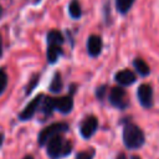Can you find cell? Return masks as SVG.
I'll return each mask as SVG.
<instances>
[{
	"instance_id": "obj_1",
	"label": "cell",
	"mask_w": 159,
	"mask_h": 159,
	"mask_svg": "<svg viewBox=\"0 0 159 159\" xmlns=\"http://www.w3.org/2000/svg\"><path fill=\"white\" fill-rule=\"evenodd\" d=\"M145 142L143 130L134 123L127 122L123 127V143L128 149H138Z\"/></svg>"
},
{
	"instance_id": "obj_2",
	"label": "cell",
	"mask_w": 159,
	"mask_h": 159,
	"mask_svg": "<svg viewBox=\"0 0 159 159\" xmlns=\"http://www.w3.org/2000/svg\"><path fill=\"white\" fill-rule=\"evenodd\" d=\"M47 148V155L51 159H60L62 157H66L72 150V143L70 140H65L61 134L55 135L46 143Z\"/></svg>"
},
{
	"instance_id": "obj_3",
	"label": "cell",
	"mask_w": 159,
	"mask_h": 159,
	"mask_svg": "<svg viewBox=\"0 0 159 159\" xmlns=\"http://www.w3.org/2000/svg\"><path fill=\"white\" fill-rule=\"evenodd\" d=\"M68 130V124L65 122H60V123H52L50 125H47L46 128H43L37 137V143L39 145H45L51 138H53L55 135H58L61 133H65Z\"/></svg>"
},
{
	"instance_id": "obj_4",
	"label": "cell",
	"mask_w": 159,
	"mask_h": 159,
	"mask_svg": "<svg viewBox=\"0 0 159 159\" xmlns=\"http://www.w3.org/2000/svg\"><path fill=\"white\" fill-rule=\"evenodd\" d=\"M108 99H109V103L118 109H125L129 104L127 92L122 87H113L109 92Z\"/></svg>"
},
{
	"instance_id": "obj_5",
	"label": "cell",
	"mask_w": 159,
	"mask_h": 159,
	"mask_svg": "<svg viewBox=\"0 0 159 159\" xmlns=\"http://www.w3.org/2000/svg\"><path fill=\"white\" fill-rule=\"evenodd\" d=\"M137 97L143 108L149 109L153 107V88L150 84L148 83L140 84L137 91Z\"/></svg>"
},
{
	"instance_id": "obj_6",
	"label": "cell",
	"mask_w": 159,
	"mask_h": 159,
	"mask_svg": "<svg viewBox=\"0 0 159 159\" xmlns=\"http://www.w3.org/2000/svg\"><path fill=\"white\" fill-rule=\"evenodd\" d=\"M97 128H98V119L94 116H88L82 120L81 127H80V132L84 139H88L96 133Z\"/></svg>"
},
{
	"instance_id": "obj_7",
	"label": "cell",
	"mask_w": 159,
	"mask_h": 159,
	"mask_svg": "<svg viewBox=\"0 0 159 159\" xmlns=\"http://www.w3.org/2000/svg\"><path fill=\"white\" fill-rule=\"evenodd\" d=\"M43 98H45L43 94L36 96L30 103H27V106L19 114V119H21V120H29V119H31L34 117V114L36 113V111H37V108H39V106H40V103L42 102Z\"/></svg>"
},
{
	"instance_id": "obj_8",
	"label": "cell",
	"mask_w": 159,
	"mask_h": 159,
	"mask_svg": "<svg viewBox=\"0 0 159 159\" xmlns=\"http://www.w3.org/2000/svg\"><path fill=\"white\" fill-rule=\"evenodd\" d=\"M102 39L97 35H91L87 40V51L89 53V56L92 57H97L101 52H102Z\"/></svg>"
},
{
	"instance_id": "obj_9",
	"label": "cell",
	"mask_w": 159,
	"mask_h": 159,
	"mask_svg": "<svg viewBox=\"0 0 159 159\" xmlns=\"http://www.w3.org/2000/svg\"><path fill=\"white\" fill-rule=\"evenodd\" d=\"M114 80L120 84V86H130L137 81L135 73L130 70H122L114 75Z\"/></svg>"
},
{
	"instance_id": "obj_10",
	"label": "cell",
	"mask_w": 159,
	"mask_h": 159,
	"mask_svg": "<svg viewBox=\"0 0 159 159\" xmlns=\"http://www.w3.org/2000/svg\"><path fill=\"white\" fill-rule=\"evenodd\" d=\"M73 108V99L72 96H63L60 98H55V109L60 111L63 114H67Z\"/></svg>"
},
{
	"instance_id": "obj_11",
	"label": "cell",
	"mask_w": 159,
	"mask_h": 159,
	"mask_svg": "<svg viewBox=\"0 0 159 159\" xmlns=\"http://www.w3.org/2000/svg\"><path fill=\"white\" fill-rule=\"evenodd\" d=\"M133 66H134L135 71L143 77H147L150 73V68H149L148 63L142 58H134L133 60Z\"/></svg>"
},
{
	"instance_id": "obj_12",
	"label": "cell",
	"mask_w": 159,
	"mask_h": 159,
	"mask_svg": "<svg viewBox=\"0 0 159 159\" xmlns=\"http://www.w3.org/2000/svg\"><path fill=\"white\" fill-rule=\"evenodd\" d=\"M47 42H48V46L50 45H52V46H60L63 42V36H62V34L60 31L51 30L47 34Z\"/></svg>"
},
{
	"instance_id": "obj_13",
	"label": "cell",
	"mask_w": 159,
	"mask_h": 159,
	"mask_svg": "<svg viewBox=\"0 0 159 159\" xmlns=\"http://www.w3.org/2000/svg\"><path fill=\"white\" fill-rule=\"evenodd\" d=\"M61 53H62V51H61V47L60 46H52V45H50L47 47V61L50 63H55Z\"/></svg>"
},
{
	"instance_id": "obj_14",
	"label": "cell",
	"mask_w": 159,
	"mask_h": 159,
	"mask_svg": "<svg viewBox=\"0 0 159 159\" xmlns=\"http://www.w3.org/2000/svg\"><path fill=\"white\" fill-rule=\"evenodd\" d=\"M133 4L134 0H116V9L119 14H127Z\"/></svg>"
},
{
	"instance_id": "obj_15",
	"label": "cell",
	"mask_w": 159,
	"mask_h": 159,
	"mask_svg": "<svg viewBox=\"0 0 159 159\" xmlns=\"http://www.w3.org/2000/svg\"><path fill=\"white\" fill-rule=\"evenodd\" d=\"M55 109V98L52 97H45L42 103V112L45 116H51Z\"/></svg>"
},
{
	"instance_id": "obj_16",
	"label": "cell",
	"mask_w": 159,
	"mask_h": 159,
	"mask_svg": "<svg viewBox=\"0 0 159 159\" xmlns=\"http://www.w3.org/2000/svg\"><path fill=\"white\" fill-rule=\"evenodd\" d=\"M68 11H70V15L73 17V19H80L81 15H82V11H81V6L78 4L77 0H72L71 4L68 5Z\"/></svg>"
},
{
	"instance_id": "obj_17",
	"label": "cell",
	"mask_w": 159,
	"mask_h": 159,
	"mask_svg": "<svg viewBox=\"0 0 159 159\" xmlns=\"http://www.w3.org/2000/svg\"><path fill=\"white\" fill-rule=\"evenodd\" d=\"M62 89V80H61V75L60 73H56L53 76V80L50 84V91L53 92V93H58Z\"/></svg>"
},
{
	"instance_id": "obj_18",
	"label": "cell",
	"mask_w": 159,
	"mask_h": 159,
	"mask_svg": "<svg viewBox=\"0 0 159 159\" xmlns=\"http://www.w3.org/2000/svg\"><path fill=\"white\" fill-rule=\"evenodd\" d=\"M6 86H7V75L2 68H0V94L5 91Z\"/></svg>"
},
{
	"instance_id": "obj_19",
	"label": "cell",
	"mask_w": 159,
	"mask_h": 159,
	"mask_svg": "<svg viewBox=\"0 0 159 159\" xmlns=\"http://www.w3.org/2000/svg\"><path fill=\"white\" fill-rule=\"evenodd\" d=\"M94 157V149H87L83 152H80L76 155V159H93Z\"/></svg>"
},
{
	"instance_id": "obj_20",
	"label": "cell",
	"mask_w": 159,
	"mask_h": 159,
	"mask_svg": "<svg viewBox=\"0 0 159 159\" xmlns=\"http://www.w3.org/2000/svg\"><path fill=\"white\" fill-rule=\"evenodd\" d=\"M106 91H107V86L106 84H103V86H101V87H98L97 88V91H96V97L98 98V99H103V97H104V94H106Z\"/></svg>"
},
{
	"instance_id": "obj_21",
	"label": "cell",
	"mask_w": 159,
	"mask_h": 159,
	"mask_svg": "<svg viewBox=\"0 0 159 159\" xmlns=\"http://www.w3.org/2000/svg\"><path fill=\"white\" fill-rule=\"evenodd\" d=\"M37 78H39V77H37V76H35V77L31 80L32 82H31V83H29V86H27V88H26V94H30V93H31V91L35 88V86H36V83H37Z\"/></svg>"
},
{
	"instance_id": "obj_22",
	"label": "cell",
	"mask_w": 159,
	"mask_h": 159,
	"mask_svg": "<svg viewBox=\"0 0 159 159\" xmlns=\"http://www.w3.org/2000/svg\"><path fill=\"white\" fill-rule=\"evenodd\" d=\"M117 159H127V157H125V154H123V153H120V154H118V157H117Z\"/></svg>"
},
{
	"instance_id": "obj_23",
	"label": "cell",
	"mask_w": 159,
	"mask_h": 159,
	"mask_svg": "<svg viewBox=\"0 0 159 159\" xmlns=\"http://www.w3.org/2000/svg\"><path fill=\"white\" fill-rule=\"evenodd\" d=\"M2 143H4V134H2V133H0V148H1Z\"/></svg>"
},
{
	"instance_id": "obj_24",
	"label": "cell",
	"mask_w": 159,
	"mask_h": 159,
	"mask_svg": "<svg viewBox=\"0 0 159 159\" xmlns=\"http://www.w3.org/2000/svg\"><path fill=\"white\" fill-rule=\"evenodd\" d=\"M2 55V40H1V36H0V56Z\"/></svg>"
},
{
	"instance_id": "obj_25",
	"label": "cell",
	"mask_w": 159,
	"mask_h": 159,
	"mask_svg": "<svg viewBox=\"0 0 159 159\" xmlns=\"http://www.w3.org/2000/svg\"><path fill=\"white\" fill-rule=\"evenodd\" d=\"M22 159H34V157H32V155H30V154H27V155H25Z\"/></svg>"
},
{
	"instance_id": "obj_26",
	"label": "cell",
	"mask_w": 159,
	"mask_h": 159,
	"mask_svg": "<svg viewBox=\"0 0 159 159\" xmlns=\"http://www.w3.org/2000/svg\"><path fill=\"white\" fill-rule=\"evenodd\" d=\"M132 159H140V158H139L138 155H133V157H132Z\"/></svg>"
},
{
	"instance_id": "obj_27",
	"label": "cell",
	"mask_w": 159,
	"mask_h": 159,
	"mask_svg": "<svg viewBox=\"0 0 159 159\" xmlns=\"http://www.w3.org/2000/svg\"><path fill=\"white\" fill-rule=\"evenodd\" d=\"M0 15H1V6H0Z\"/></svg>"
}]
</instances>
